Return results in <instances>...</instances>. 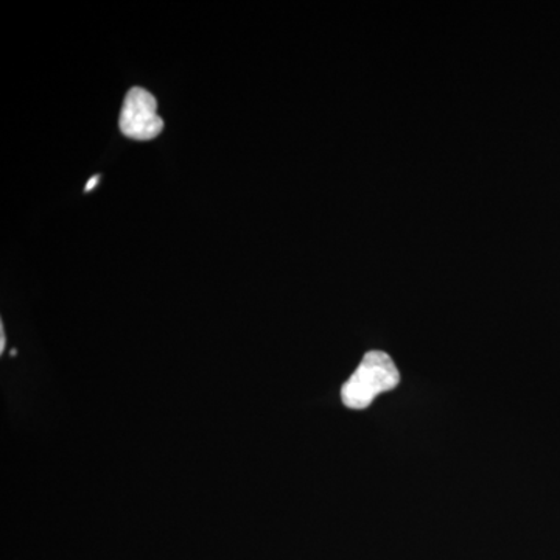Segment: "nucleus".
Returning a JSON list of instances; mask_svg holds the SVG:
<instances>
[{
    "label": "nucleus",
    "instance_id": "1",
    "mask_svg": "<svg viewBox=\"0 0 560 560\" xmlns=\"http://www.w3.org/2000/svg\"><path fill=\"white\" fill-rule=\"evenodd\" d=\"M399 382V370L388 353L371 350L363 357L349 381L342 385V404L350 410H364L371 407L378 394L396 388Z\"/></svg>",
    "mask_w": 560,
    "mask_h": 560
},
{
    "label": "nucleus",
    "instance_id": "2",
    "mask_svg": "<svg viewBox=\"0 0 560 560\" xmlns=\"http://www.w3.org/2000/svg\"><path fill=\"white\" fill-rule=\"evenodd\" d=\"M119 128L121 135L139 142L156 139L164 130L156 97L143 88H131L121 105Z\"/></svg>",
    "mask_w": 560,
    "mask_h": 560
},
{
    "label": "nucleus",
    "instance_id": "3",
    "mask_svg": "<svg viewBox=\"0 0 560 560\" xmlns=\"http://www.w3.org/2000/svg\"><path fill=\"white\" fill-rule=\"evenodd\" d=\"M98 179H101V176H92L90 183H88L86 187H84V190L90 191L94 189V187H97Z\"/></svg>",
    "mask_w": 560,
    "mask_h": 560
},
{
    "label": "nucleus",
    "instance_id": "4",
    "mask_svg": "<svg viewBox=\"0 0 560 560\" xmlns=\"http://www.w3.org/2000/svg\"><path fill=\"white\" fill-rule=\"evenodd\" d=\"M0 337H2V340H0V350L5 349V329H3V326H0Z\"/></svg>",
    "mask_w": 560,
    "mask_h": 560
}]
</instances>
